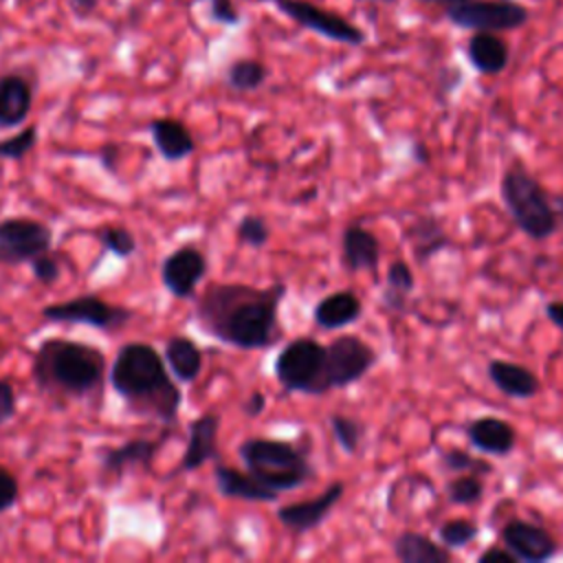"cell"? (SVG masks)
Returning a JSON list of instances; mask_svg holds the SVG:
<instances>
[{"label":"cell","instance_id":"cell-11","mask_svg":"<svg viewBox=\"0 0 563 563\" xmlns=\"http://www.w3.org/2000/svg\"><path fill=\"white\" fill-rule=\"evenodd\" d=\"M273 2L284 15L295 20L299 26L314 31L328 40L350 44V46H361L365 42V33L339 13L325 11L308 0H273Z\"/></svg>","mask_w":563,"mask_h":563},{"label":"cell","instance_id":"cell-38","mask_svg":"<svg viewBox=\"0 0 563 563\" xmlns=\"http://www.w3.org/2000/svg\"><path fill=\"white\" fill-rule=\"evenodd\" d=\"M18 499H20V484L15 475L0 464V512H7L9 508H13Z\"/></svg>","mask_w":563,"mask_h":563},{"label":"cell","instance_id":"cell-23","mask_svg":"<svg viewBox=\"0 0 563 563\" xmlns=\"http://www.w3.org/2000/svg\"><path fill=\"white\" fill-rule=\"evenodd\" d=\"M147 130H150V136H152V143H154L156 152L167 163L183 161L189 154H194V150H196V141H194L191 130L178 119H172V117L152 119Z\"/></svg>","mask_w":563,"mask_h":563},{"label":"cell","instance_id":"cell-13","mask_svg":"<svg viewBox=\"0 0 563 563\" xmlns=\"http://www.w3.org/2000/svg\"><path fill=\"white\" fill-rule=\"evenodd\" d=\"M207 268L205 253L194 244H183L161 262V282L176 299H191Z\"/></svg>","mask_w":563,"mask_h":563},{"label":"cell","instance_id":"cell-49","mask_svg":"<svg viewBox=\"0 0 563 563\" xmlns=\"http://www.w3.org/2000/svg\"><path fill=\"white\" fill-rule=\"evenodd\" d=\"M385 2H394V0H385Z\"/></svg>","mask_w":563,"mask_h":563},{"label":"cell","instance_id":"cell-25","mask_svg":"<svg viewBox=\"0 0 563 563\" xmlns=\"http://www.w3.org/2000/svg\"><path fill=\"white\" fill-rule=\"evenodd\" d=\"M471 66L482 75H499L508 66V44L490 31H475L466 44Z\"/></svg>","mask_w":563,"mask_h":563},{"label":"cell","instance_id":"cell-22","mask_svg":"<svg viewBox=\"0 0 563 563\" xmlns=\"http://www.w3.org/2000/svg\"><path fill=\"white\" fill-rule=\"evenodd\" d=\"M486 374H488L490 383L508 398L528 400L541 391L539 376L534 372H530L526 365H519L512 361L493 358L486 367Z\"/></svg>","mask_w":563,"mask_h":563},{"label":"cell","instance_id":"cell-42","mask_svg":"<svg viewBox=\"0 0 563 563\" xmlns=\"http://www.w3.org/2000/svg\"><path fill=\"white\" fill-rule=\"evenodd\" d=\"M264 409H266V394L260 389H253L246 396V400L242 402V413L246 418H260L264 413Z\"/></svg>","mask_w":563,"mask_h":563},{"label":"cell","instance_id":"cell-12","mask_svg":"<svg viewBox=\"0 0 563 563\" xmlns=\"http://www.w3.org/2000/svg\"><path fill=\"white\" fill-rule=\"evenodd\" d=\"M169 435L172 427H165L158 438H132L119 446H108L99 451L101 479L119 482L128 471H152V462Z\"/></svg>","mask_w":563,"mask_h":563},{"label":"cell","instance_id":"cell-27","mask_svg":"<svg viewBox=\"0 0 563 563\" xmlns=\"http://www.w3.org/2000/svg\"><path fill=\"white\" fill-rule=\"evenodd\" d=\"M163 358L180 383H194L202 372V350L198 343L185 334H172L165 341Z\"/></svg>","mask_w":563,"mask_h":563},{"label":"cell","instance_id":"cell-34","mask_svg":"<svg viewBox=\"0 0 563 563\" xmlns=\"http://www.w3.org/2000/svg\"><path fill=\"white\" fill-rule=\"evenodd\" d=\"M97 238H99L103 251H108L117 257H130L136 253V235L125 227L106 224L97 231Z\"/></svg>","mask_w":563,"mask_h":563},{"label":"cell","instance_id":"cell-28","mask_svg":"<svg viewBox=\"0 0 563 563\" xmlns=\"http://www.w3.org/2000/svg\"><path fill=\"white\" fill-rule=\"evenodd\" d=\"M413 288H416V277H413L411 266L405 260H394L387 266L385 284L380 290L383 308H387L389 312H396V314L407 312V301H409V295L413 292Z\"/></svg>","mask_w":563,"mask_h":563},{"label":"cell","instance_id":"cell-4","mask_svg":"<svg viewBox=\"0 0 563 563\" xmlns=\"http://www.w3.org/2000/svg\"><path fill=\"white\" fill-rule=\"evenodd\" d=\"M238 455L253 477L279 495L301 488L317 475L310 462V440L308 444H295L290 440L253 435L240 442Z\"/></svg>","mask_w":563,"mask_h":563},{"label":"cell","instance_id":"cell-44","mask_svg":"<svg viewBox=\"0 0 563 563\" xmlns=\"http://www.w3.org/2000/svg\"><path fill=\"white\" fill-rule=\"evenodd\" d=\"M68 7L77 18H88L97 11L99 0H68Z\"/></svg>","mask_w":563,"mask_h":563},{"label":"cell","instance_id":"cell-35","mask_svg":"<svg viewBox=\"0 0 563 563\" xmlns=\"http://www.w3.org/2000/svg\"><path fill=\"white\" fill-rule=\"evenodd\" d=\"M235 238L240 244L251 249H262L271 240V227L268 222L257 213H246L240 218L235 227Z\"/></svg>","mask_w":563,"mask_h":563},{"label":"cell","instance_id":"cell-9","mask_svg":"<svg viewBox=\"0 0 563 563\" xmlns=\"http://www.w3.org/2000/svg\"><path fill=\"white\" fill-rule=\"evenodd\" d=\"M446 18L462 29L501 33L523 26L530 13L523 4L510 0H471L446 9Z\"/></svg>","mask_w":563,"mask_h":563},{"label":"cell","instance_id":"cell-2","mask_svg":"<svg viewBox=\"0 0 563 563\" xmlns=\"http://www.w3.org/2000/svg\"><path fill=\"white\" fill-rule=\"evenodd\" d=\"M112 389L134 416L172 427L178 420L183 391L158 350L143 341L123 343L108 372Z\"/></svg>","mask_w":563,"mask_h":563},{"label":"cell","instance_id":"cell-15","mask_svg":"<svg viewBox=\"0 0 563 563\" xmlns=\"http://www.w3.org/2000/svg\"><path fill=\"white\" fill-rule=\"evenodd\" d=\"M343 493H345V484L332 482L330 486H325V490L321 495H317L312 499H301V501L279 506L277 521L295 534L312 532L328 519L332 508L343 499Z\"/></svg>","mask_w":563,"mask_h":563},{"label":"cell","instance_id":"cell-40","mask_svg":"<svg viewBox=\"0 0 563 563\" xmlns=\"http://www.w3.org/2000/svg\"><path fill=\"white\" fill-rule=\"evenodd\" d=\"M18 413V398L11 383L0 378V427Z\"/></svg>","mask_w":563,"mask_h":563},{"label":"cell","instance_id":"cell-24","mask_svg":"<svg viewBox=\"0 0 563 563\" xmlns=\"http://www.w3.org/2000/svg\"><path fill=\"white\" fill-rule=\"evenodd\" d=\"M363 314V301L354 290H334L321 297L312 310V319L321 330H341L352 325Z\"/></svg>","mask_w":563,"mask_h":563},{"label":"cell","instance_id":"cell-3","mask_svg":"<svg viewBox=\"0 0 563 563\" xmlns=\"http://www.w3.org/2000/svg\"><path fill=\"white\" fill-rule=\"evenodd\" d=\"M40 394L51 398L81 400L97 394L106 378V356L97 345L51 336L44 339L31 365Z\"/></svg>","mask_w":563,"mask_h":563},{"label":"cell","instance_id":"cell-46","mask_svg":"<svg viewBox=\"0 0 563 563\" xmlns=\"http://www.w3.org/2000/svg\"><path fill=\"white\" fill-rule=\"evenodd\" d=\"M411 156H413V161L418 163V165H429V150H427V145L424 143H420V141H416L413 143V147H411Z\"/></svg>","mask_w":563,"mask_h":563},{"label":"cell","instance_id":"cell-43","mask_svg":"<svg viewBox=\"0 0 563 563\" xmlns=\"http://www.w3.org/2000/svg\"><path fill=\"white\" fill-rule=\"evenodd\" d=\"M119 156H121V145L119 143H106L101 145L99 150V163L106 172L110 174H117V163H119Z\"/></svg>","mask_w":563,"mask_h":563},{"label":"cell","instance_id":"cell-8","mask_svg":"<svg viewBox=\"0 0 563 563\" xmlns=\"http://www.w3.org/2000/svg\"><path fill=\"white\" fill-rule=\"evenodd\" d=\"M42 317L53 323H81L103 332H117L132 321L134 310L110 303L99 295H77L73 299L44 306Z\"/></svg>","mask_w":563,"mask_h":563},{"label":"cell","instance_id":"cell-21","mask_svg":"<svg viewBox=\"0 0 563 563\" xmlns=\"http://www.w3.org/2000/svg\"><path fill=\"white\" fill-rule=\"evenodd\" d=\"M380 260L378 238L363 224H347L341 233V264L347 271H374Z\"/></svg>","mask_w":563,"mask_h":563},{"label":"cell","instance_id":"cell-36","mask_svg":"<svg viewBox=\"0 0 563 563\" xmlns=\"http://www.w3.org/2000/svg\"><path fill=\"white\" fill-rule=\"evenodd\" d=\"M37 145V125H26L18 134L0 141V158L20 161Z\"/></svg>","mask_w":563,"mask_h":563},{"label":"cell","instance_id":"cell-50","mask_svg":"<svg viewBox=\"0 0 563 563\" xmlns=\"http://www.w3.org/2000/svg\"><path fill=\"white\" fill-rule=\"evenodd\" d=\"M0 37H2V33H0Z\"/></svg>","mask_w":563,"mask_h":563},{"label":"cell","instance_id":"cell-10","mask_svg":"<svg viewBox=\"0 0 563 563\" xmlns=\"http://www.w3.org/2000/svg\"><path fill=\"white\" fill-rule=\"evenodd\" d=\"M53 231L35 218H2L0 220V264H24L35 255L51 251Z\"/></svg>","mask_w":563,"mask_h":563},{"label":"cell","instance_id":"cell-31","mask_svg":"<svg viewBox=\"0 0 563 563\" xmlns=\"http://www.w3.org/2000/svg\"><path fill=\"white\" fill-rule=\"evenodd\" d=\"M440 464L446 473H473V475H479V477L495 473V466L488 460L475 457L468 451L457 449V446H451V449L442 451L440 453Z\"/></svg>","mask_w":563,"mask_h":563},{"label":"cell","instance_id":"cell-29","mask_svg":"<svg viewBox=\"0 0 563 563\" xmlns=\"http://www.w3.org/2000/svg\"><path fill=\"white\" fill-rule=\"evenodd\" d=\"M266 77H268V68L260 59H251V57L235 59L227 68V84L238 92H253L262 88Z\"/></svg>","mask_w":563,"mask_h":563},{"label":"cell","instance_id":"cell-5","mask_svg":"<svg viewBox=\"0 0 563 563\" xmlns=\"http://www.w3.org/2000/svg\"><path fill=\"white\" fill-rule=\"evenodd\" d=\"M499 198L521 233L532 240H548L556 231V211L543 185L515 161L501 176Z\"/></svg>","mask_w":563,"mask_h":563},{"label":"cell","instance_id":"cell-32","mask_svg":"<svg viewBox=\"0 0 563 563\" xmlns=\"http://www.w3.org/2000/svg\"><path fill=\"white\" fill-rule=\"evenodd\" d=\"M444 495L453 506H473L484 497V482L473 473H457L444 486Z\"/></svg>","mask_w":563,"mask_h":563},{"label":"cell","instance_id":"cell-14","mask_svg":"<svg viewBox=\"0 0 563 563\" xmlns=\"http://www.w3.org/2000/svg\"><path fill=\"white\" fill-rule=\"evenodd\" d=\"M501 543L523 563H543L559 552L556 539L539 523L512 517L499 530Z\"/></svg>","mask_w":563,"mask_h":563},{"label":"cell","instance_id":"cell-37","mask_svg":"<svg viewBox=\"0 0 563 563\" xmlns=\"http://www.w3.org/2000/svg\"><path fill=\"white\" fill-rule=\"evenodd\" d=\"M29 266H31L33 277H35L40 284H44V286L55 284V282H59V277H62V264H59V260H57L55 255H51L48 251L35 255V257L29 262Z\"/></svg>","mask_w":563,"mask_h":563},{"label":"cell","instance_id":"cell-20","mask_svg":"<svg viewBox=\"0 0 563 563\" xmlns=\"http://www.w3.org/2000/svg\"><path fill=\"white\" fill-rule=\"evenodd\" d=\"M33 108V86L20 73L0 75V130H13L26 121Z\"/></svg>","mask_w":563,"mask_h":563},{"label":"cell","instance_id":"cell-7","mask_svg":"<svg viewBox=\"0 0 563 563\" xmlns=\"http://www.w3.org/2000/svg\"><path fill=\"white\" fill-rule=\"evenodd\" d=\"M378 363V352L356 334H341L325 345L323 363V394L330 389H345L361 380Z\"/></svg>","mask_w":563,"mask_h":563},{"label":"cell","instance_id":"cell-30","mask_svg":"<svg viewBox=\"0 0 563 563\" xmlns=\"http://www.w3.org/2000/svg\"><path fill=\"white\" fill-rule=\"evenodd\" d=\"M328 424H330L332 435H334L336 444L341 446V451L347 455H354L363 442L365 424L345 413H330Z\"/></svg>","mask_w":563,"mask_h":563},{"label":"cell","instance_id":"cell-33","mask_svg":"<svg viewBox=\"0 0 563 563\" xmlns=\"http://www.w3.org/2000/svg\"><path fill=\"white\" fill-rule=\"evenodd\" d=\"M438 537L440 543L449 550H460L468 543H473L479 537V526L471 519L457 517V519H446L440 528H438Z\"/></svg>","mask_w":563,"mask_h":563},{"label":"cell","instance_id":"cell-19","mask_svg":"<svg viewBox=\"0 0 563 563\" xmlns=\"http://www.w3.org/2000/svg\"><path fill=\"white\" fill-rule=\"evenodd\" d=\"M213 482L222 497L229 499H242V501H262L271 504L279 499V493L264 486L257 477H253L249 471H240L235 466L222 464L216 460L213 464Z\"/></svg>","mask_w":563,"mask_h":563},{"label":"cell","instance_id":"cell-18","mask_svg":"<svg viewBox=\"0 0 563 563\" xmlns=\"http://www.w3.org/2000/svg\"><path fill=\"white\" fill-rule=\"evenodd\" d=\"M405 238L418 266H427L435 255L451 246V238L435 213H418L407 227Z\"/></svg>","mask_w":563,"mask_h":563},{"label":"cell","instance_id":"cell-48","mask_svg":"<svg viewBox=\"0 0 563 563\" xmlns=\"http://www.w3.org/2000/svg\"><path fill=\"white\" fill-rule=\"evenodd\" d=\"M559 211H561V216H563V196L559 198Z\"/></svg>","mask_w":563,"mask_h":563},{"label":"cell","instance_id":"cell-16","mask_svg":"<svg viewBox=\"0 0 563 563\" xmlns=\"http://www.w3.org/2000/svg\"><path fill=\"white\" fill-rule=\"evenodd\" d=\"M218 431H220V416L207 411L189 422L187 429V444L185 453L178 464V473H191L205 466L207 462H216L220 457L218 451Z\"/></svg>","mask_w":563,"mask_h":563},{"label":"cell","instance_id":"cell-39","mask_svg":"<svg viewBox=\"0 0 563 563\" xmlns=\"http://www.w3.org/2000/svg\"><path fill=\"white\" fill-rule=\"evenodd\" d=\"M209 15L213 22L224 26L240 24V11L233 0H209Z\"/></svg>","mask_w":563,"mask_h":563},{"label":"cell","instance_id":"cell-1","mask_svg":"<svg viewBox=\"0 0 563 563\" xmlns=\"http://www.w3.org/2000/svg\"><path fill=\"white\" fill-rule=\"evenodd\" d=\"M288 292L284 282L253 286L213 282L196 299L194 321L202 332L235 350H268L282 336L279 308Z\"/></svg>","mask_w":563,"mask_h":563},{"label":"cell","instance_id":"cell-26","mask_svg":"<svg viewBox=\"0 0 563 563\" xmlns=\"http://www.w3.org/2000/svg\"><path fill=\"white\" fill-rule=\"evenodd\" d=\"M391 552L400 563H449L453 559L449 548L413 530L398 532L391 541Z\"/></svg>","mask_w":563,"mask_h":563},{"label":"cell","instance_id":"cell-45","mask_svg":"<svg viewBox=\"0 0 563 563\" xmlns=\"http://www.w3.org/2000/svg\"><path fill=\"white\" fill-rule=\"evenodd\" d=\"M545 317L550 319V323H554L559 330H563V301L561 299H552L545 303Z\"/></svg>","mask_w":563,"mask_h":563},{"label":"cell","instance_id":"cell-47","mask_svg":"<svg viewBox=\"0 0 563 563\" xmlns=\"http://www.w3.org/2000/svg\"><path fill=\"white\" fill-rule=\"evenodd\" d=\"M418 2H424V4H438V7L451 9V7H457V4H464V2H471V0H418Z\"/></svg>","mask_w":563,"mask_h":563},{"label":"cell","instance_id":"cell-17","mask_svg":"<svg viewBox=\"0 0 563 563\" xmlns=\"http://www.w3.org/2000/svg\"><path fill=\"white\" fill-rule=\"evenodd\" d=\"M464 435L471 446L495 457H506L517 446L515 427L497 416H477L468 420L464 427Z\"/></svg>","mask_w":563,"mask_h":563},{"label":"cell","instance_id":"cell-6","mask_svg":"<svg viewBox=\"0 0 563 563\" xmlns=\"http://www.w3.org/2000/svg\"><path fill=\"white\" fill-rule=\"evenodd\" d=\"M323 363L325 345L312 336L290 339L275 356V378L290 394H323Z\"/></svg>","mask_w":563,"mask_h":563},{"label":"cell","instance_id":"cell-41","mask_svg":"<svg viewBox=\"0 0 563 563\" xmlns=\"http://www.w3.org/2000/svg\"><path fill=\"white\" fill-rule=\"evenodd\" d=\"M477 563H519V559L506 545H493L477 554Z\"/></svg>","mask_w":563,"mask_h":563}]
</instances>
